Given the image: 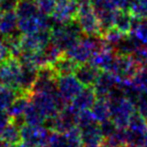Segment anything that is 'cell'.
<instances>
[{
    "instance_id": "44dd1931",
    "label": "cell",
    "mask_w": 147,
    "mask_h": 147,
    "mask_svg": "<svg viewBox=\"0 0 147 147\" xmlns=\"http://www.w3.org/2000/svg\"><path fill=\"white\" fill-rule=\"evenodd\" d=\"M129 34L132 35L135 39H137L142 45H147V18L135 17Z\"/></svg>"
},
{
    "instance_id": "f546056e",
    "label": "cell",
    "mask_w": 147,
    "mask_h": 147,
    "mask_svg": "<svg viewBox=\"0 0 147 147\" xmlns=\"http://www.w3.org/2000/svg\"><path fill=\"white\" fill-rule=\"evenodd\" d=\"M12 119L9 117V115L7 114L6 111L0 112V133L2 132V130L10 123V121Z\"/></svg>"
},
{
    "instance_id": "ffe728a7",
    "label": "cell",
    "mask_w": 147,
    "mask_h": 147,
    "mask_svg": "<svg viewBox=\"0 0 147 147\" xmlns=\"http://www.w3.org/2000/svg\"><path fill=\"white\" fill-rule=\"evenodd\" d=\"M80 63L73 59L71 57L67 55H61L57 59L55 63L51 67L55 69V71L57 73V75H67V74H75L77 67Z\"/></svg>"
},
{
    "instance_id": "52a82bcc",
    "label": "cell",
    "mask_w": 147,
    "mask_h": 147,
    "mask_svg": "<svg viewBox=\"0 0 147 147\" xmlns=\"http://www.w3.org/2000/svg\"><path fill=\"white\" fill-rule=\"evenodd\" d=\"M96 15L99 19L102 34L114 26L115 17L118 9L111 0H91Z\"/></svg>"
},
{
    "instance_id": "d4e9b609",
    "label": "cell",
    "mask_w": 147,
    "mask_h": 147,
    "mask_svg": "<svg viewBox=\"0 0 147 147\" xmlns=\"http://www.w3.org/2000/svg\"><path fill=\"white\" fill-rule=\"evenodd\" d=\"M134 104L139 114L147 119V90L137 93L134 98Z\"/></svg>"
},
{
    "instance_id": "484cf974",
    "label": "cell",
    "mask_w": 147,
    "mask_h": 147,
    "mask_svg": "<svg viewBox=\"0 0 147 147\" xmlns=\"http://www.w3.org/2000/svg\"><path fill=\"white\" fill-rule=\"evenodd\" d=\"M129 11L137 18H147V0H134Z\"/></svg>"
},
{
    "instance_id": "7402d4cb",
    "label": "cell",
    "mask_w": 147,
    "mask_h": 147,
    "mask_svg": "<svg viewBox=\"0 0 147 147\" xmlns=\"http://www.w3.org/2000/svg\"><path fill=\"white\" fill-rule=\"evenodd\" d=\"M23 122L29 125H41L47 122V118L29 100V104L23 115Z\"/></svg>"
},
{
    "instance_id": "7a4b0ae2",
    "label": "cell",
    "mask_w": 147,
    "mask_h": 147,
    "mask_svg": "<svg viewBox=\"0 0 147 147\" xmlns=\"http://www.w3.org/2000/svg\"><path fill=\"white\" fill-rule=\"evenodd\" d=\"M75 20L80 25L83 33L86 35L97 36L98 34H102V28L91 0H80L78 13Z\"/></svg>"
},
{
    "instance_id": "9a60e30c",
    "label": "cell",
    "mask_w": 147,
    "mask_h": 147,
    "mask_svg": "<svg viewBox=\"0 0 147 147\" xmlns=\"http://www.w3.org/2000/svg\"><path fill=\"white\" fill-rule=\"evenodd\" d=\"M96 99L97 95L95 93L94 88L84 87V89L73 99L71 106L74 109H76L78 112L90 110V109H92Z\"/></svg>"
},
{
    "instance_id": "d6a6232c",
    "label": "cell",
    "mask_w": 147,
    "mask_h": 147,
    "mask_svg": "<svg viewBox=\"0 0 147 147\" xmlns=\"http://www.w3.org/2000/svg\"><path fill=\"white\" fill-rule=\"evenodd\" d=\"M86 147H100V146H87L86 145Z\"/></svg>"
},
{
    "instance_id": "ba28073f",
    "label": "cell",
    "mask_w": 147,
    "mask_h": 147,
    "mask_svg": "<svg viewBox=\"0 0 147 147\" xmlns=\"http://www.w3.org/2000/svg\"><path fill=\"white\" fill-rule=\"evenodd\" d=\"M21 141L33 147H45L49 142V129L41 125L23 124L20 126Z\"/></svg>"
},
{
    "instance_id": "4fadbf2b",
    "label": "cell",
    "mask_w": 147,
    "mask_h": 147,
    "mask_svg": "<svg viewBox=\"0 0 147 147\" xmlns=\"http://www.w3.org/2000/svg\"><path fill=\"white\" fill-rule=\"evenodd\" d=\"M101 69L91 63H80L77 67L75 75L85 87H93L101 75Z\"/></svg>"
},
{
    "instance_id": "5b68a950",
    "label": "cell",
    "mask_w": 147,
    "mask_h": 147,
    "mask_svg": "<svg viewBox=\"0 0 147 147\" xmlns=\"http://www.w3.org/2000/svg\"><path fill=\"white\" fill-rule=\"evenodd\" d=\"M79 113L76 109H74L71 106L67 108L63 107L55 117L49 119L45 123H49V129H53L57 132H65L71 129L76 128L78 125Z\"/></svg>"
},
{
    "instance_id": "4316f807",
    "label": "cell",
    "mask_w": 147,
    "mask_h": 147,
    "mask_svg": "<svg viewBox=\"0 0 147 147\" xmlns=\"http://www.w3.org/2000/svg\"><path fill=\"white\" fill-rule=\"evenodd\" d=\"M39 10L47 15H51L57 5V0H34Z\"/></svg>"
},
{
    "instance_id": "30bf717a",
    "label": "cell",
    "mask_w": 147,
    "mask_h": 147,
    "mask_svg": "<svg viewBox=\"0 0 147 147\" xmlns=\"http://www.w3.org/2000/svg\"><path fill=\"white\" fill-rule=\"evenodd\" d=\"M80 0H57V5L51 14L53 23H67L76 19Z\"/></svg>"
},
{
    "instance_id": "4dcf8cb0",
    "label": "cell",
    "mask_w": 147,
    "mask_h": 147,
    "mask_svg": "<svg viewBox=\"0 0 147 147\" xmlns=\"http://www.w3.org/2000/svg\"><path fill=\"white\" fill-rule=\"evenodd\" d=\"M16 145H11L8 142H6L5 140H3L1 137H0V147H15Z\"/></svg>"
},
{
    "instance_id": "d6986e66",
    "label": "cell",
    "mask_w": 147,
    "mask_h": 147,
    "mask_svg": "<svg viewBox=\"0 0 147 147\" xmlns=\"http://www.w3.org/2000/svg\"><path fill=\"white\" fill-rule=\"evenodd\" d=\"M0 137L8 142L11 145H16L21 141V133H20V125L17 121L11 120L10 123L5 127L0 133Z\"/></svg>"
},
{
    "instance_id": "836d02e7",
    "label": "cell",
    "mask_w": 147,
    "mask_h": 147,
    "mask_svg": "<svg viewBox=\"0 0 147 147\" xmlns=\"http://www.w3.org/2000/svg\"><path fill=\"white\" fill-rule=\"evenodd\" d=\"M1 1H3V0H0V2H1Z\"/></svg>"
},
{
    "instance_id": "8992f818",
    "label": "cell",
    "mask_w": 147,
    "mask_h": 147,
    "mask_svg": "<svg viewBox=\"0 0 147 147\" xmlns=\"http://www.w3.org/2000/svg\"><path fill=\"white\" fill-rule=\"evenodd\" d=\"M84 85L78 80L75 74L59 75L57 79V89L63 102H71L73 99L84 89Z\"/></svg>"
},
{
    "instance_id": "6da1fadb",
    "label": "cell",
    "mask_w": 147,
    "mask_h": 147,
    "mask_svg": "<svg viewBox=\"0 0 147 147\" xmlns=\"http://www.w3.org/2000/svg\"><path fill=\"white\" fill-rule=\"evenodd\" d=\"M82 29L76 20L55 23L51 29V43L61 51H67L82 37Z\"/></svg>"
},
{
    "instance_id": "cb8c5ba5",
    "label": "cell",
    "mask_w": 147,
    "mask_h": 147,
    "mask_svg": "<svg viewBox=\"0 0 147 147\" xmlns=\"http://www.w3.org/2000/svg\"><path fill=\"white\" fill-rule=\"evenodd\" d=\"M130 83L137 92L147 90V65H144L143 67H138L135 75L132 77V81Z\"/></svg>"
},
{
    "instance_id": "7c38bea8",
    "label": "cell",
    "mask_w": 147,
    "mask_h": 147,
    "mask_svg": "<svg viewBox=\"0 0 147 147\" xmlns=\"http://www.w3.org/2000/svg\"><path fill=\"white\" fill-rule=\"evenodd\" d=\"M120 82L121 80L115 76L114 74L104 71L103 73H101L98 80L93 87H94L97 97L109 98L111 94L119 87Z\"/></svg>"
},
{
    "instance_id": "9c48e42d",
    "label": "cell",
    "mask_w": 147,
    "mask_h": 147,
    "mask_svg": "<svg viewBox=\"0 0 147 147\" xmlns=\"http://www.w3.org/2000/svg\"><path fill=\"white\" fill-rule=\"evenodd\" d=\"M51 43V29L21 34V51H41Z\"/></svg>"
},
{
    "instance_id": "277c9868",
    "label": "cell",
    "mask_w": 147,
    "mask_h": 147,
    "mask_svg": "<svg viewBox=\"0 0 147 147\" xmlns=\"http://www.w3.org/2000/svg\"><path fill=\"white\" fill-rule=\"evenodd\" d=\"M22 77V65L15 57L0 61V83L15 90L19 94Z\"/></svg>"
},
{
    "instance_id": "8fae6325",
    "label": "cell",
    "mask_w": 147,
    "mask_h": 147,
    "mask_svg": "<svg viewBox=\"0 0 147 147\" xmlns=\"http://www.w3.org/2000/svg\"><path fill=\"white\" fill-rule=\"evenodd\" d=\"M83 141L79 129L74 128L65 132L55 131L49 135L47 145L51 147H82Z\"/></svg>"
},
{
    "instance_id": "3957f363",
    "label": "cell",
    "mask_w": 147,
    "mask_h": 147,
    "mask_svg": "<svg viewBox=\"0 0 147 147\" xmlns=\"http://www.w3.org/2000/svg\"><path fill=\"white\" fill-rule=\"evenodd\" d=\"M103 45L104 43L101 42L97 36L87 35L86 37H81L73 47H69L67 51V55L79 63H89Z\"/></svg>"
},
{
    "instance_id": "2e32d148",
    "label": "cell",
    "mask_w": 147,
    "mask_h": 147,
    "mask_svg": "<svg viewBox=\"0 0 147 147\" xmlns=\"http://www.w3.org/2000/svg\"><path fill=\"white\" fill-rule=\"evenodd\" d=\"M28 104H29V96L19 94L13 100V102L8 107L6 112L9 115V117L11 119H13V120L17 121L19 119H22L23 120V115H24V112L26 110Z\"/></svg>"
},
{
    "instance_id": "5bb4252c",
    "label": "cell",
    "mask_w": 147,
    "mask_h": 147,
    "mask_svg": "<svg viewBox=\"0 0 147 147\" xmlns=\"http://www.w3.org/2000/svg\"><path fill=\"white\" fill-rule=\"evenodd\" d=\"M20 34L18 29V17L15 11L4 12L0 18V37L6 38Z\"/></svg>"
},
{
    "instance_id": "f1b7e54d",
    "label": "cell",
    "mask_w": 147,
    "mask_h": 147,
    "mask_svg": "<svg viewBox=\"0 0 147 147\" xmlns=\"http://www.w3.org/2000/svg\"><path fill=\"white\" fill-rule=\"evenodd\" d=\"M117 9L121 10H130L134 0H111Z\"/></svg>"
},
{
    "instance_id": "1f68e13d",
    "label": "cell",
    "mask_w": 147,
    "mask_h": 147,
    "mask_svg": "<svg viewBox=\"0 0 147 147\" xmlns=\"http://www.w3.org/2000/svg\"><path fill=\"white\" fill-rule=\"evenodd\" d=\"M2 14H3V12L1 10H0V18H1V16H2Z\"/></svg>"
},
{
    "instance_id": "83f0119b",
    "label": "cell",
    "mask_w": 147,
    "mask_h": 147,
    "mask_svg": "<svg viewBox=\"0 0 147 147\" xmlns=\"http://www.w3.org/2000/svg\"><path fill=\"white\" fill-rule=\"evenodd\" d=\"M18 3V0H3L0 2V10L4 12H9V11H15Z\"/></svg>"
},
{
    "instance_id": "603a6c76",
    "label": "cell",
    "mask_w": 147,
    "mask_h": 147,
    "mask_svg": "<svg viewBox=\"0 0 147 147\" xmlns=\"http://www.w3.org/2000/svg\"><path fill=\"white\" fill-rule=\"evenodd\" d=\"M18 95L15 90L0 83V112L6 111Z\"/></svg>"
},
{
    "instance_id": "ac0fdd59",
    "label": "cell",
    "mask_w": 147,
    "mask_h": 147,
    "mask_svg": "<svg viewBox=\"0 0 147 147\" xmlns=\"http://www.w3.org/2000/svg\"><path fill=\"white\" fill-rule=\"evenodd\" d=\"M134 18L133 14L129 10H121L118 9L116 13V17H115V22L114 27L121 31V32L125 33V34H129L132 28L133 22H134Z\"/></svg>"
},
{
    "instance_id": "e0dca14e",
    "label": "cell",
    "mask_w": 147,
    "mask_h": 147,
    "mask_svg": "<svg viewBox=\"0 0 147 147\" xmlns=\"http://www.w3.org/2000/svg\"><path fill=\"white\" fill-rule=\"evenodd\" d=\"M91 113L93 114L94 118L100 123L110 120V105L108 98L97 97Z\"/></svg>"
}]
</instances>
